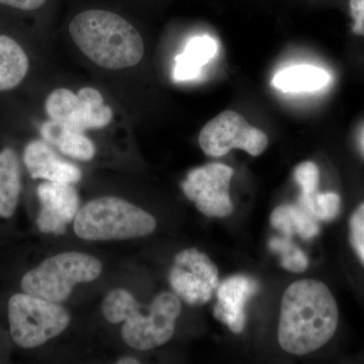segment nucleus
Returning a JSON list of instances; mask_svg holds the SVG:
<instances>
[{
    "instance_id": "nucleus-5",
    "label": "nucleus",
    "mask_w": 364,
    "mask_h": 364,
    "mask_svg": "<svg viewBox=\"0 0 364 364\" xmlns=\"http://www.w3.org/2000/svg\"><path fill=\"white\" fill-rule=\"evenodd\" d=\"M102 270V262L88 254L60 253L26 273L21 289L31 296L59 304L70 296L76 284L93 282Z\"/></svg>"
},
{
    "instance_id": "nucleus-7",
    "label": "nucleus",
    "mask_w": 364,
    "mask_h": 364,
    "mask_svg": "<svg viewBox=\"0 0 364 364\" xmlns=\"http://www.w3.org/2000/svg\"><path fill=\"white\" fill-rule=\"evenodd\" d=\"M200 148L205 155L222 157L233 149H241L252 156H259L267 149L264 132L251 126L238 112H223L200 131Z\"/></svg>"
},
{
    "instance_id": "nucleus-26",
    "label": "nucleus",
    "mask_w": 364,
    "mask_h": 364,
    "mask_svg": "<svg viewBox=\"0 0 364 364\" xmlns=\"http://www.w3.org/2000/svg\"><path fill=\"white\" fill-rule=\"evenodd\" d=\"M117 363L119 364H138L140 363V361L136 358H122L117 360Z\"/></svg>"
},
{
    "instance_id": "nucleus-24",
    "label": "nucleus",
    "mask_w": 364,
    "mask_h": 364,
    "mask_svg": "<svg viewBox=\"0 0 364 364\" xmlns=\"http://www.w3.org/2000/svg\"><path fill=\"white\" fill-rule=\"evenodd\" d=\"M349 9L353 20L352 32L364 38V0H349Z\"/></svg>"
},
{
    "instance_id": "nucleus-9",
    "label": "nucleus",
    "mask_w": 364,
    "mask_h": 364,
    "mask_svg": "<svg viewBox=\"0 0 364 364\" xmlns=\"http://www.w3.org/2000/svg\"><path fill=\"white\" fill-rule=\"evenodd\" d=\"M174 294L191 306L207 304L219 287V270L207 254L198 249L177 253L169 272Z\"/></svg>"
},
{
    "instance_id": "nucleus-13",
    "label": "nucleus",
    "mask_w": 364,
    "mask_h": 364,
    "mask_svg": "<svg viewBox=\"0 0 364 364\" xmlns=\"http://www.w3.org/2000/svg\"><path fill=\"white\" fill-rule=\"evenodd\" d=\"M23 162L33 179L76 183L82 176L76 165L62 159L43 141H32L26 145Z\"/></svg>"
},
{
    "instance_id": "nucleus-3",
    "label": "nucleus",
    "mask_w": 364,
    "mask_h": 364,
    "mask_svg": "<svg viewBox=\"0 0 364 364\" xmlns=\"http://www.w3.org/2000/svg\"><path fill=\"white\" fill-rule=\"evenodd\" d=\"M140 309L133 294L126 289H116L105 298L102 313L112 324L124 321L122 337L136 350H151L167 343L173 336L176 320L181 313L178 296L162 293L151 304L148 314L144 315Z\"/></svg>"
},
{
    "instance_id": "nucleus-23",
    "label": "nucleus",
    "mask_w": 364,
    "mask_h": 364,
    "mask_svg": "<svg viewBox=\"0 0 364 364\" xmlns=\"http://www.w3.org/2000/svg\"><path fill=\"white\" fill-rule=\"evenodd\" d=\"M294 181L301 186V198L311 196L318 191V169L315 163H301L294 171Z\"/></svg>"
},
{
    "instance_id": "nucleus-15",
    "label": "nucleus",
    "mask_w": 364,
    "mask_h": 364,
    "mask_svg": "<svg viewBox=\"0 0 364 364\" xmlns=\"http://www.w3.org/2000/svg\"><path fill=\"white\" fill-rule=\"evenodd\" d=\"M270 223L286 237L299 235L304 240L317 236L320 227L316 218L303 205H284L275 208Z\"/></svg>"
},
{
    "instance_id": "nucleus-22",
    "label": "nucleus",
    "mask_w": 364,
    "mask_h": 364,
    "mask_svg": "<svg viewBox=\"0 0 364 364\" xmlns=\"http://www.w3.org/2000/svg\"><path fill=\"white\" fill-rule=\"evenodd\" d=\"M348 226L351 247L364 267V202L352 213Z\"/></svg>"
},
{
    "instance_id": "nucleus-25",
    "label": "nucleus",
    "mask_w": 364,
    "mask_h": 364,
    "mask_svg": "<svg viewBox=\"0 0 364 364\" xmlns=\"http://www.w3.org/2000/svg\"><path fill=\"white\" fill-rule=\"evenodd\" d=\"M49 0H0V6L11 7L23 11H33L42 9Z\"/></svg>"
},
{
    "instance_id": "nucleus-8",
    "label": "nucleus",
    "mask_w": 364,
    "mask_h": 364,
    "mask_svg": "<svg viewBox=\"0 0 364 364\" xmlns=\"http://www.w3.org/2000/svg\"><path fill=\"white\" fill-rule=\"evenodd\" d=\"M45 109L52 121L81 132L105 128L112 119L102 93L91 87L82 88L77 95L66 88L54 90L46 100Z\"/></svg>"
},
{
    "instance_id": "nucleus-12",
    "label": "nucleus",
    "mask_w": 364,
    "mask_h": 364,
    "mask_svg": "<svg viewBox=\"0 0 364 364\" xmlns=\"http://www.w3.org/2000/svg\"><path fill=\"white\" fill-rule=\"evenodd\" d=\"M257 291V282L246 275H233L225 279L217 289L215 318L239 334L245 327V306Z\"/></svg>"
},
{
    "instance_id": "nucleus-16",
    "label": "nucleus",
    "mask_w": 364,
    "mask_h": 364,
    "mask_svg": "<svg viewBox=\"0 0 364 364\" xmlns=\"http://www.w3.org/2000/svg\"><path fill=\"white\" fill-rule=\"evenodd\" d=\"M218 52L217 42L208 36L195 37L188 43L181 55L177 56L174 78L177 81L195 79L202 67L210 61Z\"/></svg>"
},
{
    "instance_id": "nucleus-18",
    "label": "nucleus",
    "mask_w": 364,
    "mask_h": 364,
    "mask_svg": "<svg viewBox=\"0 0 364 364\" xmlns=\"http://www.w3.org/2000/svg\"><path fill=\"white\" fill-rule=\"evenodd\" d=\"M21 189V167L11 149L0 152V217L11 218L16 212Z\"/></svg>"
},
{
    "instance_id": "nucleus-20",
    "label": "nucleus",
    "mask_w": 364,
    "mask_h": 364,
    "mask_svg": "<svg viewBox=\"0 0 364 364\" xmlns=\"http://www.w3.org/2000/svg\"><path fill=\"white\" fill-rule=\"evenodd\" d=\"M272 252L279 254L280 263L289 272H304L309 267V259L305 253L291 241L289 237H273L268 242Z\"/></svg>"
},
{
    "instance_id": "nucleus-4",
    "label": "nucleus",
    "mask_w": 364,
    "mask_h": 364,
    "mask_svg": "<svg viewBox=\"0 0 364 364\" xmlns=\"http://www.w3.org/2000/svg\"><path fill=\"white\" fill-rule=\"evenodd\" d=\"M157 222L149 213L116 196L91 200L74 219V231L85 240H124L152 234Z\"/></svg>"
},
{
    "instance_id": "nucleus-19",
    "label": "nucleus",
    "mask_w": 364,
    "mask_h": 364,
    "mask_svg": "<svg viewBox=\"0 0 364 364\" xmlns=\"http://www.w3.org/2000/svg\"><path fill=\"white\" fill-rule=\"evenodd\" d=\"M28 70L26 52L16 41L0 35V91L16 87Z\"/></svg>"
},
{
    "instance_id": "nucleus-2",
    "label": "nucleus",
    "mask_w": 364,
    "mask_h": 364,
    "mask_svg": "<svg viewBox=\"0 0 364 364\" xmlns=\"http://www.w3.org/2000/svg\"><path fill=\"white\" fill-rule=\"evenodd\" d=\"M72 40L93 63L111 70L136 65L144 43L135 26L124 16L104 9H88L72 18Z\"/></svg>"
},
{
    "instance_id": "nucleus-21",
    "label": "nucleus",
    "mask_w": 364,
    "mask_h": 364,
    "mask_svg": "<svg viewBox=\"0 0 364 364\" xmlns=\"http://www.w3.org/2000/svg\"><path fill=\"white\" fill-rule=\"evenodd\" d=\"M301 205L322 221H332L338 215L341 200L337 193H318V191L306 198H301Z\"/></svg>"
},
{
    "instance_id": "nucleus-11",
    "label": "nucleus",
    "mask_w": 364,
    "mask_h": 364,
    "mask_svg": "<svg viewBox=\"0 0 364 364\" xmlns=\"http://www.w3.org/2000/svg\"><path fill=\"white\" fill-rule=\"evenodd\" d=\"M42 208L37 225L43 233L61 235L78 213L79 196L72 183L48 181L38 188Z\"/></svg>"
},
{
    "instance_id": "nucleus-14",
    "label": "nucleus",
    "mask_w": 364,
    "mask_h": 364,
    "mask_svg": "<svg viewBox=\"0 0 364 364\" xmlns=\"http://www.w3.org/2000/svg\"><path fill=\"white\" fill-rule=\"evenodd\" d=\"M40 131L46 142L55 146L66 156L82 161H90L95 157V144L85 135V132L69 128L52 119L45 122Z\"/></svg>"
},
{
    "instance_id": "nucleus-10",
    "label": "nucleus",
    "mask_w": 364,
    "mask_h": 364,
    "mask_svg": "<svg viewBox=\"0 0 364 364\" xmlns=\"http://www.w3.org/2000/svg\"><path fill=\"white\" fill-rule=\"evenodd\" d=\"M234 170L222 163H210L188 172L181 182L184 195L208 217L225 218L233 212L229 188Z\"/></svg>"
},
{
    "instance_id": "nucleus-17",
    "label": "nucleus",
    "mask_w": 364,
    "mask_h": 364,
    "mask_svg": "<svg viewBox=\"0 0 364 364\" xmlns=\"http://www.w3.org/2000/svg\"><path fill=\"white\" fill-rule=\"evenodd\" d=\"M330 82L324 69L313 65H296L279 72L272 79V85L284 92H313L322 90Z\"/></svg>"
},
{
    "instance_id": "nucleus-6",
    "label": "nucleus",
    "mask_w": 364,
    "mask_h": 364,
    "mask_svg": "<svg viewBox=\"0 0 364 364\" xmlns=\"http://www.w3.org/2000/svg\"><path fill=\"white\" fill-rule=\"evenodd\" d=\"M11 338L23 348H35L61 334L70 323L63 306L28 294H16L9 301Z\"/></svg>"
},
{
    "instance_id": "nucleus-1",
    "label": "nucleus",
    "mask_w": 364,
    "mask_h": 364,
    "mask_svg": "<svg viewBox=\"0 0 364 364\" xmlns=\"http://www.w3.org/2000/svg\"><path fill=\"white\" fill-rule=\"evenodd\" d=\"M338 324L336 299L322 282L298 280L284 291L279 325V342L284 351L312 353L333 338Z\"/></svg>"
}]
</instances>
